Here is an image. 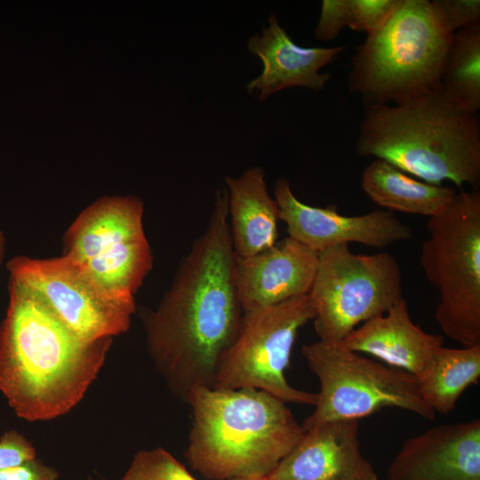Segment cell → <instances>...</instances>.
I'll return each mask as SVG.
<instances>
[{"label": "cell", "instance_id": "6da1fadb", "mask_svg": "<svg viewBox=\"0 0 480 480\" xmlns=\"http://www.w3.org/2000/svg\"><path fill=\"white\" fill-rule=\"evenodd\" d=\"M228 213L227 191L218 189L204 231L156 308L142 316L149 356L184 402L193 389L213 387L220 359L243 321Z\"/></svg>", "mask_w": 480, "mask_h": 480}, {"label": "cell", "instance_id": "7a4b0ae2", "mask_svg": "<svg viewBox=\"0 0 480 480\" xmlns=\"http://www.w3.org/2000/svg\"><path fill=\"white\" fill-rule=\"evenodd\" d=\"M112 338L87 341L71 332L23 283L9 277L0 325V390L21 419L68 412L102 367Z\"/></svg>", "mask_w": 480, "mask_h": 480}, {"label": "cell", "instance_id": "3957f363", "mask_svg": "<svg viewBox=\"0 0 480 480\" xmlns=\"http://www.w3.org/2000/svg\"><path fill=\"white\" fill-rule=\"evenodd\" d=\"M425 182L480 185V121L441 84L393 104L365 109L356 144Z\"/></svg>", "mask_w": 480, "mask_h": 480}, {"label": "cell", "instance_id": "277c9868", "mask_svg": "<svg viewBox=\"0 0 480 480\" xmlns=\"http://www.w3.org/2000/svg\"><path fill=\"white\" fill-rule=\"evenodd\" d=\"M185 456L209 480L267 477L304 435L286 403L260 389H193Z\"/></svg>", "mask_w": 480, "mask_h": 480}, {"label": "cell", "instance_id": "5b68a950", "mask_svg": "<svg viewBox=\"0 0 480 480\" xmlns=\"http://www.w3.org/2000/svg\"><path fill=\"white\" fill-rule=\"evenodd\" d=\"M453 34L428 0H398L384 23L355 48L348 86L364 108L393 104L440 84Z\"/></svg>", "mask_w": 480, "mask_h": 480}, {"label": "cell", "instance_id": "8992f818", "mask_svg": "<svg viewBox=\"0 0 480 480\" xmlns=\"http://www.w3.org/2000/svg\"><path fill=\"white\" fill-rule=\"evenodd\" d=\"M420 263L439 301L435 318L461 347L480 346V191L456 192L440 214L428 218Z\"/></svg>", "mask_w": 480, "mask_h": 480}, {"label": "cell", "instance_id": "52a82bcc", "mask_svg": "<svg viewBox=\"0 0 480 480\" xmlns=\"http://www.w3.org/2000/svg\"><path fill=\"white\" fill-rule=\"evenodd\" d=\"M301 353L320 384L315 411L301 425L304 430L325 422L358 420L387 407L430 420L436 417L412 373L351 351L343 342L317 340L303 345Z\"/></svg>", "mask_w": 480, "mask_h": 480}, {"label": "cell", "instance_id": "ba28073f", "mask_svg": "<svg viewBox=\"0 0 480 480\" xmlns=\"http://www.w3.org/2000/svg\"><path fill=\"white\" fill-rule=\"evenodd\" d=\"M139 196L99 198L66 231L63 255L81 265L112 295L134 299L153 268Z\"/></svg>", "mask_w": 480, "mask_h": 480}, {"label": "cell", "instance_id": "9c48e42d", "mask_svg": "<svg viewBox=\"0 0 480 480\" xmlns=\"http://www.w3.org/2000/svg\"><path fill=\"white\" fill-rule=\"evenodd\" d=\"M308 295L319 340L343 342L361 323L403 298L401 268L388 252L356 254L340 244L318 253Z\"/></svg>", "mask_w": 480, "mask_h": 480}, {"label": "cell", "instance_id": "30bf717a", "mask_svg": "<svg viewBox=\"0 0 480 480\" xmlns=\"http://www.w3.org/2000/svg\"><path fill=\"white\" fill-rule=\"evenodd\" d=\"M314 316L308 295L244 313L237 337L220 359L212 388L260 389L285 403L315 405L316 394L292 387L285 378L298 333Z\"/></svg>", "mask_w": 480, "mask_h": 480}, {"label": "cell", "instance_id": "8fae6325", "mask_svg": "<svg viewBox=\"0 0 480 480\" xmlns=\"http://www.w3.org/2000/svg\"><path fill=\"white\" fill-rule=\"evenodd\" d=\"M6 268L9 277L34 291L84 340L113 338L127 332L131 325L135 300L112 295L81 265L64 255L44 260L15 256Z\"/></svg>", "mask_w": 480, "mask_h": 480}, {"label": "cell", "instance_id": "7c38bea8", "mask_svg": "<svg viewBox=\"0 0 480 480\" xmlns=\"http://www.w3.org/2000/svg\"><path fill=\"white\" fill-rule=\"evenodd\" d=\"M274 199L289 237L317 253L349 243L384 249L412 237L411 228L394 212L384 209L364 215L345 216L334 209L304 204L294 196L291 182L285 177L275 182Z\"/></svg>", "mask_w": 480, "mask_h": 480}, {"label": "cell", "instance_id": "4fadbf2b", "mask_svg": "<svg viewBox=\"0 0 480 480\" xmlns=\"http://www.w3.org/2000/svg\"><path fill=\"white\" fill-rule=\"evenodd\" d=\"M387 480H480V420L437 425L407 439Z\"/></svg>", "mask_w": 480, "mask_h": 480}, {"label": "cell", "instance_id": "5bb4252c", "mask_svg": "<svg viewBox=\"0 0 480 480\" xmlns=\"http://www.w3.org/2000/svg\"><path fill=\"white\" fill-rule=\"evenodd\" d=\"M317 265L318 253L289 236L255 255H235V284L244 313L308 295Z\"/></svg>", "mask_w": 480, "mask_h": 480}, {"label": "cell", "instance_id": "9a60e30c", "mask_svg": "<svg viewBox=\"0 0 480 480\" xmlns=\"http://www.w3.org/2000/svg\"><path fill=\"white\" fill-rule=\"evenodd\" d=\"M358 420L325 422L305 430L268 480H378L363 456Z\"/></svg>", "mask_w": 480, "mask_h": 480}, {"label": "cell", "instance_id": "2e32d148", "mask_svg": "<svg viewBox=\"0 0 480 480\" xmlns=\"http://www.w3.org/2000/svg\"><path fill=\"white\" fill-rule=\"evenodd\" d=\"M247 48L262 63L261 73L246 84L247 92L254 93L260 100L290 87L323 90L331 75L320 73V69L346 49L345 46H300L281 27L275 14L268 18L261 33L248 39Z\"/></svg>", "mask_w": 480, "mask_h": 480}, {"label": "cell", "instance_id": "e0dca14e", "mask_svg": "<svg viewBox=\"0 0 480 480\" xmlns=\"http://www.w3.org/2000/svg\"><path fill=\"white\" fill-rule=\"evenodd\" d=\"M443 343L441 336L428 333L412 322L404 298L385 314L355 328L343 340L349 350L371 355L415 377Z\"/></svg>", "mask_w": 480, "mask_h": 480}, {"label": "cell", "instance_id": "ac0fdd59", "mask_svg": "<svg viewBox=\"0 0 480 480\" xmlns=\"http://www.w3.org/2000/svg\"><path fill=\"white\" fill-rule=\"evenodd\" d=\"M225 186L235 255L249 257L273 246L278 239L279 209L268 191L263 169L253 166L237 178L228 176Z\"/></svg>", "mask_w": 480, "mask_h": 480}, {"label": "cell", "instance_id": "d6986e66", "mask_svg": "<svg viewBox=\"0 0 480 480\" xmlns=\"http://www.w3.org/2000/svg\"><path fill=\"white\" fill-rule=\"evenodd\" d=\"M361 185L368 197L384 210L428 218L443 212L456 194L453 188L415 179L379 158L365 167Z\"/></svg>", "mask_w": 480, "mask_h": 480}, {"label": "cell", "instance_id": "ffe728a7", "mask_svg": "<svg viewBox=\"0 0 480 480\" xmlns=\"http://www.w3.org/2000/svg\"><path fill=\"white\" fill-rule=\"evenodd\" d=\"M423 402L436 413H450L461 394L480 378V346L450 348L441 346L418 377Z\"/></svg>", "mask_w": 480, "mask_h": 480}, {"label": "cell", "instance_id": "44dd1931", "mask_svg": "<svg viewBox=\"0 0 480 480\" xmlns=\"http://www.w3.org/2000/svg\"><path fill=\"white\" fill-rule=\"evenodd\" d=\"M444 91L470 113L480 109V23L452 35L440 81Z\"/></svg>", "mask_w": 480, "mask_h": 480}, {"label": "cell", "instance_id": "7402d4cb", "mask_svg": "<svg viewBox=\"0 0 480 480\" xmlns=\"http://www.w3.org/2000/svg\"><path fill=\"white\" fill-rule=\"evenodd\" d=\"M118 480H197L162 447L135 453L125 474Z\"/></svg>", "mask_w": 480, "mask_h": 480}, {"label": "cell", "instance_id": "603a6c76", "mask_svg": "<svg viewBox=\"0 0 480 480\" xmlns=\"http://www.w3.org/2000/svg\"><path fill=\"white\" fill-rule=\"evenodd\" d=\"M430 4L437 20L450 34L480 23L479 0H434Z\"/></svg>", "mask_w": 480, "mask_h": 480}, {"label": "cell", "instance_id": "cb8c5ba5", "mask_svg": "<svg viewBox=\"0 0 480 480\" xmlns=\"http://www.w3.org/2000/svg\"><path fill=\"white\" fill-rule=\"evenodd\" d=\"M398 0H348L349 26L367 35L377 30L396 6Z\"/></svg>", "mask_w": 480, "mask_h": 480}, {"label": "cell", "instance_id": "d4e9b609", "mask_svg": "<svg viewBox=\"0 0 480 480\" xmlns=\"http://www.w3.org/2000/svg\"><path fill=\"white\" fill-rule=\"evenodd\" d=\"M349 26L348 0H323L315 36L319 41L334 40Z\"/></svg>", "mask_w": 480, "mask_h": 480}, {"label": "cell", "instance_id": "484cf974", "mask_svg": "<svg viewBox=\"0 0 480 480\" xmlns=\"http://www.w3.org/2000/svg\"><path fill=\"white\" fill-rule=\"evenodd\" d=\"M36 458L34 445L20 432L10 430L0 436V471Z\"/></svg>", "mask_w": 480, "mask_h": 480}, {"label": "cell", "instance_id": "4316f807", "mask_svg": "<svg viewBox=\"0 0 480 480\" xmlns=\"http://www.w3.org/2000/svg\"><path fill=\"white\" fill-rule=\"evenodd\" d=\"M58 471L38 459L0 471V480H58Z\"/></svg>", "mask_w": 480, "mask_h": 480}, {"label": "cell", "instance_id": "83f0119b", "mask_svg": "<svg viewBox=\"0 0 480 480\" xmlns=\"http://www.w3.org/2000/svg\"><path fill=\"white\" fill-rule=\"evenodd\" d=\"M4 255H5V238H4V232L0 228V268L4 261Z\"/></svg>", "mask_w": 480, "mask_h": 480}, {"label": "cell", "instance_id": "f1b7e54d", "mask_svg": "<svg viewBox=\"0 0 480 480\" xmlns=\"http://www.w3.org/2000/svg\"><path fill=\"white\" fill-rule=\"evenodd\" d=\"M236 480H242V479H236ZM252 480H268L267 477L260 478V479H252Z\"/></svg>", "mask_w": 480, "mask_h": 480}]
</instances>
